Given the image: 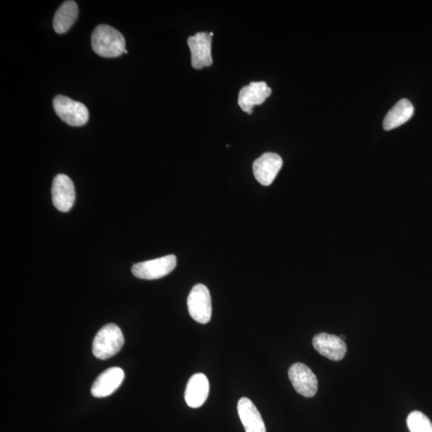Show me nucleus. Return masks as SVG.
<instances>
[{
	"mask_svg": "<svg viewBox=\"0 0 432 432\" xmlns=\"http://www.w3.org/2000/svg\"><path fill=\"white\" fill-rule=\"evenodd\" d=\"M91 46L93 51L104 58H116L126 51L125 37L118 30L101 24L97 26L91 35Z\"/></svg>",
	"mask_w": 432,
	"mask_h": 432,
	"instance_id": "obj_1",
	"label": "nucleus"
},
{
	"mask_svg": "<svg viewBox=\"0 0 432 432\" xmlns=\"http://www.w3.org/2000/svg\"><path fill=\"white\" fill-rule=\"evenodd\" d=\"M123 344L125 337L119 326L109 324L103 326L97 333L92 351L97 359L108 360L118 353Z\"/></svg>",
	"mask_w": 432,
	"mask_h": 432,
	"instance_id": "obj_2",
	"label": "nucleus"
},
{
	"mask_svg": "<svg viewBox=\"0 0 432 432\" xmlns=\"http://www.w3.org/2000/svg\"><path fill=\"white\" fill-rule=\"evenodd\" d=\"M53 108L59 118L72 127H81L89 120V109L82 103L59 95L53 100Z\"/></svg>",
	"mask_w": 432,
	"mask_h": 432,
	"instance_id": "obj_3",
	"label": "nucleus"
},
{
	"mask_svg": "<svg viewBox=\"0 0 432 432\" xmlns=\"http://www.w3.org/2000/svg\"><path fill=\"white\" fill-rule=\"evenodd\" d=\"M177 258L174 255L152 259L133 265L132 273L141 280H158L168 275L176 267Z\"/></svg>",
	"mask_w": 432,
	"mask_h": 432,
	"instance_id": "obj_4",
	"label": "nucleus"
},
{
	"mask_svg": "<svg viewBox=\"0 0 432 432\" xmlns=\"http://www.w3.org/2000/svg\"><path fill=\"white\" fill-rule=\"evenodd\" d=\"M190 316L196 322L206 324L212 318V299L208 288L203 285H197L191 289L188 298Z\"/></svg>",
	"mask_w": 432,
	"mask_h": 432,
	"instance_id": "obj_5",
	"label": "nucleus"
},
{
	"mask_svg": "<svg viewBox=\"0 0 432 432\" xmlns=\"http://www.w3.org/2000/svg\"><path fill=\"white\" fill-rule=\"evenodd\" d=\"M288 376L295 390L301 396L312 398L318 390V380L316 375L305 364L294 363L289 368Z\"/></svg>",
	"mask_w": 432,
	"mask_h": 432,
	"instance_id": "obj_6",
	"label": "nucleus"
},
{
	"mask_svg": "<svg viewBox=\"0 0 432 432\" xmlns=\"http://www.w3.org/2000/svg\"><path fill=\"white\" fill-rule=\"evenodd\" d=\"M212 38L209 33H200L189 37L188 45L191 53V65L200 70L213 63L212 57Z\"/></svg>",
	"mask_w": 432,
	"mask_h": 432,
	"instance_id": "obj_7",
	"label": "nucleus"
},
{
	"mask_svg": "<svg viewBox=\"0 0 432 432\" xmlns=\"http://www.w3.org/2000/svg\"><path fill=\"white\" fill-rule=\"evenodd\" d=\"M53 205L62 212H69L76 201V191L71 178L64 174L54 178L52 187Z\"/></svg>",
	"mask_w": 432,
	"mask_h": 432,
	"instance_id": "obj_8",
	"label": "nucleus"
},
{
	"mask_svg": "<svg viewBox=\"0 0 432 432\" xmlns=\"http://www.w3.org/2000/svg\"><path fill=\"white\" fill-rule=\"evenodd\" d=\"M282 166V158L275 153L268 152L253 164V173L259 183L269 186L275 181Z\"/></svg>",
	"mask_w": 432,
	"mask_h": 432,
	"instance_id": "obj_9",
	"label": "nucleus"
},
{
	"mask_svg": "<svg viewBox=\"0 0 432 432\" xmlns=\"http://www.w3.org/2000/svg\"><path fill=\"white\" fill-rule=\"evenodd\" d=\"M125 377L123 370L118 367L110 368L104 371L91 387V394L96 398L110 396L118 389Z\"/></svg>",
	"mask_w": 432,
	"mask_h": 432,
	"instance_id": "obj_10",
	"label": "nucleus"
},
{
	"mask_svg": "<svg viewBox=\"0 0 432 432\" xmlns=\"http://www.w3.org/2000/svg\"><path fill=\"white\" fill-rule=\"evenodd\" d=\"M312 344L319 354L333 361L343 360L347 353V345L343 339L328 333H320L314 336Z\"/></svg>",
	"mask_w": 432,
	"mask_h": 432,
	"instance_id": "obj_11",
	"label": "nucleus"
},
{
	"mask_svg": "<svg viewBox=\"0 0 432 432\" xmlns=\"http://www.w3.org/2000/svg\"><path fill=\"white\" fill-rule=\"evenodd\" d=\"M271 89L265 82H251L240 90L238 103L244 113L252 114L253 108L263 104L271 96Z\"/></svg>",
	"mask_w": 432,
	"mask_h": 432,
	"instance_id": "obj_12",
	"label": "nucleus"
},
{
	"mask_svg": "<svg viewBox=\"0 0 432 432\" xmlns=\"http://www.w3.org/2000/svg\"><path fill=\"white\" fill-rule=\"evenodd\" d=\"M209 392L207 376L203 373L195 374L188 380L184 394L185 401L191 409H198L205 403Z\"/></svg>",
	"mask_w": 432,
	"mask_h": 432,
	"instance_id": "obj_13",
	"label": "nucleus"
},
{
	"mask_svg": "<svg viewBox=\"0 0 432 432\" xmlns=\"http://www.w3.org/2000/svg\"><path fill=\"white\" fill-rule=\"evenodd\" d=\"M237 409L246 432H267L261 413L250 399L246 397L240 399Z\"/></svg>",
	"mask_w": 432,
	"mask_h": 432,
	"instance_id": "obj_14",
	"label": "nucleus"
},
{
	"mask_svg": "<svg viewBox=\"0 0 432 432\" xmlns=\"http://www.w3.org/2000/svg\"><path fill=\"white\" fill-rule=\"evenodd\" d=\"M414 114V107L407 98H402L394 106L389 110L382 127L386 131H390L409 121Z\"/></svg>",
	"mask_w": 432,
	"mask_h": 432,
	"instance_id": "obj_15",
	"label": "nucleus"
},
{
	"mask_svg": "<svg viewBox=\"0 0 432 432\" xmlns=\"http://www.w3.org/2000/svg\"><path fill=\"white\" fill-rule=\"evenodd\" d=\"M79 15L78 5L75 1H65L55 12L53 20L55 32L64 34L75 23Z\"/></svg>",
	"mask_w": 432,
	"mask_h": 432,
	"instance_id": "obj_16",
	"label": "nucleus"
},
{
	"mask_svg": "<svg viewBox=\"0 0 432 432\" xmlns=\"http://www.w3.org/2000/svg\"><path fill=\"white\" fill-rule=\"evenodd\" d=\"M410 432H432V424L428 416L419 411H412L407 419Z\"/></svg>",
	"mask_w": 432,
	"mask_h": 432,
	"instance_id": "obj_17",
	"label": "nucleus"
},
{
	"mask_svg": "<svg viewBox=\"0 0 432 432\" xmlns=\"http://www.w3.org/2000/svg\"><path fill=\"white\" fill-rule=\"evenodd\" d=\"M125 54H127V53H128V52L126 50V51L125 52Z\"/></svg>",
	"mask_w": 432,
	"mask_h": 432,
	"instance_id": "obj_18",
	"label": "nucleus"
}]
</instances>
